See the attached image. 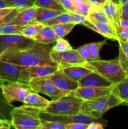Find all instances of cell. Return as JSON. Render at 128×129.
<instances>
[{
    "instance_id": "6da1fadb",
    "label": "cell",
    "mask_w": 128,
    "mask_h": 129,
    "mask_svg": "<svg viewBox=\"0 0 128 129\" xmlns=\"http://www.w3.org/2000/svg\"><path fill=\"white\" fill-rule=\"evenodd\" d=\"M51 47L48 45L36 42L30 48L7 52L0 55V59L20 66L57 65L50 56Z\"/></svg>"
},
{
    "instance_id": "7a4b0ae2",
    "label": "cell",
    "mask_w": 128,
    "mask_h": 129,
    "mask_svg": "<svg viewBox=\"0 0 128 129\" xmlns=\"http://www.w3.org/2000/svg\"><path fill=\"white\" fill-rule=\"evenodd\" d=\"M41 110L23 105L11 110L10 118L13 128L16 129H38L41 123Z\"/></svg>"
},
{
    "instance_id": "3957f363",
    "label": "cell",
    "mask_w": 128,
    "mask_h": 129,
    "mask_svg": "<svg viewBox=\"0 0 128 129\" xmlns=\"http://www.w3.org/2000/svg\"><path fill=\"white\" fill-rule=\"evenodd\" d=\"M84 66L92 71L101 75L114 84L127 76L118 59L87 62Z\"/></svg>"
},
{
    "instance_id": "277c9868",
    "label": "cell",
    "mask_w": 128,
    "mask_h": 129,
    "mask_svg": "<svg viewBox=\"0 0 128 129\" xmlns=\"http://www.w3.org/2000/svg\"><path fill=\"white\" fill-rule=\"evenodd\" d=\"M83 102V100L71 91L56 100L50 101L43 112L56 115L79 114L82 113Z\"/></svg>"
},
{
    "instance_id": "5b68a950",
    "label": "cell",
    "mask_w": 128,
    "mask_h": 129,
    "mask_svg": "<svg viewBox=\"0 0 128 129\" xmlns=\"http://www.w3.org/2000/svg\"><path fill=\"white\" fill-rule=\"evenodd\" d=\"M121 103L122 101L116 95L110 93L92 100L84 101L82 113L100 119L105 112Z\"/></svg>"
},
{
    "instance_id": "8992f818",
    "label": "cell",
    "mask_w": 128,
    "mask_h": 129,
    "mask_svg": "<svg viewBox=\"0 0 128 129\" xmlns=\"http://www.w3.org/2000/svg\"><path fill=\"white\" fill-rule=\"evenodd\" d=\"M26 85L32 91L45 94L50 97L52 100H56L71 92L65 91L58 89L48 76L33 78Z\"/></svg>"
},
{
    "instance_id": "52a82bcc",
    "label": "cell",
    "mask_w": 128,
    "mask_h": 129,
    "mask_svg": "<svg viewBox=\"0 0 128 129\" xmlns=\"http://www.w3.org/2000/svg\"><path fill=\"white\" fill-rule=\"evenodd\" d=\"M36 43L33 39L20 34L0 35V55L7 52L30 48Z\"/></svg>"
},
{
    "instance_id": "ba28073f",
    "label": "cell",
    "mask_w": 128,
    "mask_h": 129,
    "mask_svg": "<svg viewBox=\"0 0 128 129\" xmlns=\"http://www.w3.org/2000/svg\"><path fill=\"white\" fill-rule=\"evenodd\" d=\"M0 88L3 95L8 103L23 102L30 93L33 92L27 85L18 82H1Z\"/></svg>"
},
{
    "instance_id": "9c48e42d",
    "label": "cell",
    "mask_w": 128,
    "mask_h": 129,
    "mask_svg": "<svg viewBox=\"0 0 128 129\" xmlns=\"http://www.w3.org/2000/svg\"><path fill=\"white\" fill-rule=\"evenodd\" d=\"M50 56L53 61L57 64L58 69L73 66H84L87 62L77 49L74 50L72 49L61 52L51 50Z\"/></svg>"
},
{
    "instance_id": "30bf717a",
    "label": "cell",
    "mask_w": 128,
    "mask_h": 129,
    "mask_svg": "<svg viewBox=\"0 0 128 129\" xmlns=\"http://www.w3.org/2000/svg\"><path fill=\"white\" fill-rule=\"evenodd\" d=\"M58 69L57 65L35 66L24 68L21 70L18 83L26 85L33 78L48 76Z\"/></svg>"
},
{
    "instance_id": "8fae6325",
    "label": "cell",
    "mask_w": 128,
    "mask_h": 129,
    "mask_svg": "<svg viewBox=\"0 0 128 129\" xmlns=\"http://www.w3.org/2000/svg\"><path fill=\"white\" fill-rule=\"evenodd\" d=\"M40 117L41 121H56L65 124L71 123H83L89 124L92 122H101V119L93 118L83 113L69 115H56L41 111Z\"/></svg>"
},
{
    "instance_id": "7c38bea8",
    "label": "cell",
    "mask_w": 128,
    "mask_h": 129,
    "mask_svg": "<svg viewBox=\"0 0 128 129\" xmlns=\"http://www.w3.org/2000/svg\"><path fill=\"white\" fill-rule=\"evenodd\" d=\"M82 25L100 34L107 39L117 40V41L119 40L116 30L111 24L86 19L82 23Z\"/></svg>"
},
{
    "instance_id": "4fadbf2b",
    "label": "cell",
    "mask_w": 128,
    "mask_h": 129,
    "mask_svg": "<svg viewBox=\"0 0 128 129\" xmlns=\"http://www.w3.org/2000/svg\"><path fill=\"white\" fill-rule=\"evenodd\" d=\"M48 76L58 89L62 91H73L79 87V82L71 79L60 69Z\"/></svg>"
},
{
    "instance_id": "5bb4252c",
    "label": "cell",
    "mask_w": 128,
    "mask_h": 129,
    "mask_svg": "<svg viewBox=\"0 0 128 129\" xmlns=\"http://www.w3.org/2000/svg\"><path fill=\"white\" fill-rule=\"evenodd\" d=\"M74 94L84 101L92 100L112 93V87H80L73 91Z\"/></svg>"
},
{
    "instance_id": "9a60e30c",
    "label": "cell",
    "mask_w": 128,
    "mask_h": 129,
    "mask_svg": "<svg viewBox=\"0 0 128 129\" xmlns=\"http://www.w3.org/2000/svg\"><path fill=\"white\" fill-rule=\"evenodd\" d=\"M24 67L0 59V83L18 82L20 73Z\"/></svg>"
},
{
    "instance_id": "2e32d148",
    "label": "cell",
    "mask_w": 128,
    "mask_h": 129,
    "mask_svg": "<svg viewBox=\"0 0 128 129\" xmlns=\"http://www.w3.org/2000/svg\"><path fill=\"white\" fill-rule=\"evenodd\" d=\"M80 87H112L114 84L100 74L91 72L79 81Z\"/></svg>"
},
{
    "instance_id": "e0dca14e",
    "label": "cell",
    "mask_w": 128,
    "mask_h": 129,
    "mask_svg": "<svg viewBox=\"0 0 128 129\" xmlns=\"http://www.w3.org/2000/svg\"><path fill=\"white\" fill-rule=\"evenodd\" d=\"M101 8L106 14L107 16L117 31L120 26L121 21L120 6L106 0L102 5Z\"/></svg>"
},
{
    "instance_id": "ac0fdd59",
    "label": "cell",
    "mask_w": 128,
    "mask_h": 129,
    "mask_svg": "<svg viewBox=\"0 0 128 129\" xmlns=\"http://www.w3.org/2000/svg\"><path fill=\"white\" fill-rule=\"evenodd\" d=\"M36 7L35 6L19 10L15 18L10 23L25 26L36 23Z\"/></svg>"
},
{
    "instance_id": "d6986e66",
    "label": "cell",
    "mask_w": 128,
    "mask_h": 129,
    "mask_svg": "<svg viewBox=\"0 0 128 129\" xmlns=\"http://www.w3.org/2000/svg\"><path fill=\"white\" fill-rule=\"evenodd\" d=\"M58 39V38L55 34L51 26L45 25L38 35L33 38V40L39 44L49 45L55 42Z\"/></svg>"
},
{
    "instance_id": "ffe728a7",
    "label": "cell",
    "mask_w": 128,
    "mask_h": 129,
    "mask_svg": "<svg viewBox=\"0 0 128 129\" xmlns=\"http://www.w3.org/2000/svg\"><path fill=\"white\" fill-rule=\"evenodd\" d=\"M50 101L43 98L36 92H31L25 98L23 102V105L30 107L38 108L41 111H44L48 106Z\"/></svg>"
},
{
    "instance_id": "44dd1931",
    "label": "cell",
    "mask_w": 128,
    "mask_h": 129,
    "mask_svg": "<svg viewBox=\"0 0 128 129\" xmlns=\"http://www.w3.org/2000/svg\"><path fill=\"white\" fill-rule=\"evenodd\" d=\"M60 69H61V71L71 79L77 82L84 76L92 72L84 66H73Z\"/></svg>"
},
{
    "instance_id": "7402d4cb",
    "label": "cell",
    "mask_w": 128,
    "mask_h": 129,
    "mask_svg": "<svg viewBox=\"0 0 128 129\" xmlns=\"http://www.w3.org/2000/svg\"><path fill=\"white\" fill-rule=\"evenodd\" d=\"M63 12L64 11H60V10L36 7V21L45 25L46 22L53 19L54 18Z\"/></svg>"
},
{
    "instance_id": "603a6c76",
    "label": "cell",
    "mask_w": 128,
    "mask_h": 129,
    "mask_svg": "<svg viewBox=\"0 0 128 129\" xmlns=\"http://www.w3.org/2000/svg\"><path fill=\"white\" fill-rule=\"evenodd\" d=\"M112 93L116 95L122 102L128 100V76L112 86Z\"/></svg>"
},
{
    "instance_id": "cb8c5ba5",
    "label": "cell",
    "mask_w": 128,
    "mask_h": 129,
    "mask_svg": "<svg viewBox=\"0 0 128 129\" xmlns=\"http://www.w3.org/2000/svg\"><path fill=\"white\" fill-rule=\"evenodd\" d=\"M119 42V56L118 60L123 70L128 76V40H117Z\"/></svg>"
},
{
    "instance_id": "d4e9b609",
    "label": "cell",
    "mask_w": 128,
    "mask_h": 129,
    "mask_svg": "<svg viewBox=\"0 0 128 129\" xmlns=\"http://www.w3.org/2000/svg\"><path fill=\"white\" fill-rule=\"evenodd\" d=\"M87 20H95V21L107 23H110L112 25L110 20H109L106 14L105 13L101 6H97V5H93L91 10L87 16Z\"/></svg>"
},
{
    "instance_id": "484cf974",
    "label": "cell",
    "mask_w": 128,
    "mask_h": 129,
    "mask_svg": "<svg viewBox=\"0 0 128 129\" xmlns=\"http://www.w3.org/2000/svg\"><path fill=\"white\" fill-rule=\"evenodd\" d=\"M45 25V24L39 22L25 25L21 30V35L33 39V38L38 35V34L41 31Z\"/></svg>"
},
{
    "instance_id": "4316f807",
    "label": "cell",
    "mask_w": 128,
    "mask_h": 129,
    "mask_svg": "<svg viewBox=\"0 0 128 129\" xmlns=\"http://www.w3.org/2000/svg\"><path fill=\"white\" fill-rule=\"evenodd\" d=\"M75 24L74 23H63L56 24L51 26L55 34L58 38H63L67 35L73 30Z\"/></svg>"
},
{
    "instance_id": "83f0119b",
    "label": "cell",
    "mask_w": 128,
    "mask_h": 129,
    "mask_svg": "<svg viewBox=\"0 0 128 129\" xmlns=\"http://www.w3.org/2000/svg\"><path fill=\"white\" fill-rule=\"evenodd\" d=\"M107 39L97 42H91L87 44L88 48L90 52L92 61H96L100 60V50L103 46L106 44Z\"/></svg>"
},
{
    "instance_id": "f1b7e54d",
    "label": "cell",
    "mask_w": 128,
    "mask_h": 129,
    "mask_svg": "<svg viewBox=\"0 0 128 129\" xmlns=\"http://www.w3.org/2000/svg\"><path fill=\"white\" fill-rule=\"evenodd\" d=\"M34 6L37 8H43L66 11L61 4L56 0H35Z\"/></svg>"
},
{
    "instance_id": "f546056e",
    "label": "cell",
    "mask_w": 128,
    "mask_h": 129,
    "mask_svg": "<svg viewBox=\"0 0 128 129\" xmlns=\"http://www.w3.org/2000/svg\"><path fill=\"white\" fill-rule=\"evenodd\" d=\"M11 103H8L4 98L2 91L0 88V119L10 120L11 113Z\"/></svg>"
},
{
    "instance_id": "4dcf8cb0",
    "label": "cell",
    "mask_w": 128,
    "mask_h": 129,
    "mask_svg": "<svg viewBox=\"0 0 128 129\" xmlns=\"http://www.w3.org/2000/svg\"><path fill=\"white\" fill-rule=\"evenodd\" d=\"M24 26L17 24L9 23L5 24L0 27V35H12V34H20L21 35V30Z\"/></svg>"
},
{
    "instance_id": "1f68e13d",
    "label": "cell",
    "mask_w": 128,
    "mask_h": 129,
    "mask_svg": "<svg viewBox=\"0 0 128 129\" xmlns=\"http://www.w3.org/2000/svg\"><path fill=\"white\" fill-rule=\"evenodd\" d=\"M72 23V15L71 12L64 11L61 14L56 16L52 20H50L45 23L46 25L53 26L56 24L63 23Z\"/></svg>"
},
{
    "instance_id": "d6a6232c",
    "label": "cell",
    "mask_w": 128,
    "mask_h": 129,
    "mask_svg": "<svg viewBox=\"0 0 128 129\" xmlns=\"http://www.w3.org/2000/svg\"><path fill=\"white\" fill-rule=\"evenodd\" d=\"M11 7L22 10L34 6L35 0H5Z\"/></svg>"
},
{
    "instance_id": "836d02e7",
    "label": "cell",
    "mask_w": 128,
    "mask_h": 129,
    "mask_svg": "<svg viewBox=\"0 0 128 129\" xmlns=\"http://www.w3.org/2000/svg\"><path fill=\"white\" fill-rule=\"evenodd\" d=\"M55 42H56L55 45L51 48V50L53 51L61 52L72 49L70 43L63 38H59Z\"/></svg>"
},
{
    "instance_id": "e575fe53",
    "label": "cell",
    "mask_w": 128,
    "mask_h": 129,
    "mask_svg": "<svg viewBox=\"0 0 128 129\" xmlns=\"http://www.w3.org/2000/svg\"><path fill=\"white\" fill-rule=\"evenodd\" d=\"M65 124L56 121H42L38 129H65Z\"/></svg>"
},
{
    "instance_id": "d590c367",
    "label": "cell",
    "mask_w": 128,
    "mask_h": 129,
    "mask_svg": "<svg viewBox=\"0 0 128 129\" xmlns=\"http://www.w3.org/2000/svg\"><path fill=\"white\" fill-rule=\"evenodd\" d=\"M19 9L14 8L12 11L10 13H9L8 14L6 15H4V16H1L0 17V27H1L2 26H3L5 24L9 23L11 22L15 17L16 16V15H17V13L19 11Z\"/></svg>"
},
{
    "instance_id": "8d00e7d4",
    "label": "cell",
    "mask_w": 128,
    "mask_h": 129,
    "mask_svg": "<svg viewBox=\"0 0 128 129\" xmlns=\"http://www.w3.org/2000/svg\"><path fill=\"white\" fill-rule=\"evenodd\" d=\"M77 50L87 62L92 61V58L91 56H90L89 48H88L87 44H84V45L80 46V47L77 49Z\"/></svg>"
},
{
    "instance_id": "74e56055",
    "label": "cell",
    "mask_w": 128,
    "mask_h": 129,
    "mask_svg": "<svg viewBox=\"0 0 128 129\" xmlns=\"http://www.w3.org/2000/svg\"><path fill=\"white\" fill-rule=\"evenodd\" d=\"M59 3L61 4L66 11L76 13L77 9L74 5L73 0H59Z\"/></svg>"
},
{
    "instance_id": "f35d334b",
    "label": "cell",
    "mask_w": 128,
    "mask_h": 129,
    "mask_svg": "<svg viewBox=\"0 0 128 129\" xmlns=\"http://www.w3.org/2000/svg\"><path fill=\"white\" fill-rule=\"evenodd\" d=\"M93 5H94V4L91 3H90L87 0V1H85V3L82 6L77 9L76 13H77L80 14V15H83L84 16H87L88 15V14H89V13L90 12V10H91Z\"/></svg>"
},
{
    "instance_id": "ab89813d",
    "label": "cell",
    "mask_w": 128,
    "mask_h": 129,
    "mask_svg": "<svg viewBox=\"0 0 128 129\" xmlns=\"http://www.w3.org/2000/svg\"><path fill=\"white\" fill-rule=\"evenodd\" d=\"M117 34L119 40L122 41L128 40V27L120 26L117 30Z\"/></svg>"
},
{
    "instance_id": "60d3db41",
    "label": "cell",
    "mask_w": 128,
    "mask_h": 129,
    "mask_svg": "<svg viewBox=\"0 0 128 129\" xmlns=\"http://www.w3.org/2000/svg\"><path fill=\"white\" fill-rule=\"evenodd\" d=\"M72 23L75 25L81 24L87 19V16L83 15L77 13H72Z\"/></svg>"
},
{
    "instance_id": "b9f144b4",
    "label": "cell",
    "mask_w": 128,
    "mask_h": 129,
    "mask_svg": "<svg viewBox=\"0 0 128 129\" xmlns=\"http://www.w3.org/2000/svg\"><path fill=\"white\" fill-rule=\"evenodd\" d=\"M88 124L83 123H71L65 124V129H87Z\"/></svg>"
},
{
    "instance_id": "7bdbcfd3",
    "label": "cell",
    "mask_w": 128,
    "mask_h": 129,
    "mask_svg": "<svg viewBox=\"0 0 128 129\" xmlns=\"http://www.w3.org/2000/svg\"><path fill=\"white\" fill-rule=\"evenodd\" d=\"M120 14L122 20H128V1L120 6Z\"/></svg>"
},
{
    "instance_id": "ee69618b",
    "label": "cell",
    "mask_w": 128,
    "mask_h": 129,
    "mask_svg": "<svg viewBox=\"0 0 128 129\" xmlns=\"http://www.w3.org/2000/svg\"><path fill=\"white\" fill-rule=\"evenodd\" d=\"M12 127V123L10 120L0 119V129H10Z\"/></svg>"
},
{
    "instance_id": "f6af8a7d",
    "label": "cell",
    "mask_w": 128,
    "mask_h": 129,
    "mask_svg": "<svg viewBox=\"0 0 128 129\" xmlns=\"http://www.w3.org/2000/svg\"><path fill=\"white\" fill-rule=\"evenodd\" d=\"M104 123L102 122H92L88 124L87 129H103Z\"/></svg>"
},
{
    "instance_id": "bcb514c9",
    "label": "cell",
    "mask_w": 128,
    "mask_h": 129,
    "mask_svg": "<svg viewBox=\"0 0 128 129\" xmlns=\"http://www.w3.org/2000/svg\"><path fill=\"white\" fill-rule=\"evenodd\" d=\"M13 9L14 8H6L0 9V17L8 14L9 13L11 12Z\"/></svg>"
},
{
    "instance_id": "7dc6e473",
    "label": "cell",
    "mask_w": 128,
    "mask_h": 129,
    "mask_svg": "<svg viewBox=\"0 0 128 129\" xmlns=\"http://www.w3.org/2000/svg\"><path fill=\"white\" fill-rule=\"evenodd\" d=\"M86 1H87V0H73V1H74V5H75L76 9L79 8H80V6H82V5L85 3V2Z\"/></svg>"
},
{
    "instance_id": "c3c4849f",
    "label": "cell",
    "mask_w": 128,
    "mask_h": 129,
    "mask_svg": "<svg viewBox=\"0 0 128 129\" xmlns=\"http://www.w3.org/2000/svg\"><path fill=\"white\" fill-rule=\"evenodd\" d=\"M88 1L90 3H91L94 4V5L101 6L106 0H88Z\"/></svg>"
},
{
    "instance_id": "681fc988",
    "label": "cell",
    "mask_w": 128,
    "mask_h": 129,
    "mask_svg": "<svg viewBox=\"0 0 128 129\" xmlns=\"http://www.w3.org/2000/svg\"><path fill=\"white\" fill-rule=\"evenodd\" d=\"M6 8H12L5 0H0V9Z\"/></svg>"
},
{
    "instance_id": "f907efd6",
    "label": "cell",
    "mask_w": 128,
    "mask_h": 129,
    "mask_svg": "<svg viewBox=\"0 0 128 129\" xmlns=\"http://www.w3.org/2000/svg\"><path fill=\"white\" fill-rule=\"evenodd\" d=\"M120 26L128 27V20H122L120 21Z\"/></svg>"
},
{
    "instance_id": "816d5d0a",
    "label": "cell",
    "mask_w": 128,
    "mask_h": 129,
    "mask_svg": "<svg viewBox=\"0 0 128 129\" xmlns=\"http://www.w3.org/2000/svg\"><path fill=\"white\" fill-rule=\"evenodd\" d=\"M107 1H111V2L114 3L116 4V5H119V6H120V0H107Z\"/></svg>"
},
{
    "instance_id": "f5cc1de1",
    "label": "cell",
    "mask_w": 128,
    "mask_h": 129,
    "mask_svg": "<svg viewBox=\"0 0 128 129\" xmlns=\"http://www.w3.org/2000/svg\"><path fill=\"white\" fill-rule=\"evenodd\" d=\"M128 1V0H120V6H121L122 5H124L125 3H126Z\"/></svg>"
},
{
    "instance_id": "db71d44e",
    "label": "cell",
    "mask_w": 128,
    "mask_h": 129,
    "mask_svg": "<svg viewBox=\"0 0 128 129\" xmlns=\"http://www.w3.org/2000/svg\"><path fill=\"white\" fill-rule=\"evenodd\" d=\"M121 105H127L128 106V100H127L124 101V102H122Z\"/></svg>"
},
{
    "instance_id": "11a10c76",
    "label": "cell",
    "mask_w": 128,
    "mask_h": 129,
    "mask_svg": "<svg viewBox=\"0 0 128 129\" xmlns=\"http://www.w3.org/2000/svg\"><path fill=\"white\" fill-rule=\"evenodd\" d=\"M56 1H58V2L59 3V0H56Z\"/></svg>"
}]
</instances>
